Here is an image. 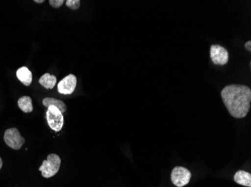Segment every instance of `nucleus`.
I'll return each instance as SVG.
<instances>
[{
  "mask_svg": "<svg viewBox=\"0 0 251 187\" xmlns=\"http://www.w3.org/2000/svg\"><path fill=\"white\" fill-rule=\"evenodd\" d=\"M226 107L235 119L247 116L251 109V89L247 85H229L221 91Z\"/></svg>",
  "mask_w": 251,
  "mask_h": 187,
  "instance_id": "f257e3e1",
  "label": "nucleus"
},
{
  "mask_svg": "<svg viewBox=\"0 0 251 187\" xmlns=\"http://www.w3.org/2000/svg\"><path fill=\"white\" fill-rule=\"evenodd\" d=\"M18 106L25 113H29L33 110L32 98L29 96L21 97L18 101Z\"/></svg>",
  "mask_w": 251,
  "mask_h": 187,
  "instance_id": "9b49d317",
  "label": "nucleus"
},
{
  "mask_svg": "<svg viewBox=\"0 0 251 187\" xmlns=\"http://www.w3.org/2000/svg\"><path fill=\"white\" fill-rule=\"evenodd\" d=\"M42 104L45 107L49 108V106H53L57 108L62 113H65L66 112V105L64 102L60 100L55 99L53 98H45L42 101Z\"/></svg>",
  "mask_w": 251,
  "mask_h": 187,
  "instance_id": "9d476101",
  "label": "nucleus"
},
{
  "mask_svg": "<svg viewBox=\"0 0 251 187\" xmlns=\"http://www.w3.org/2000/svg\"><path fill=\"white\" fill-rule=\"evenodd\" d=\"M65 2L64 0H50L49 3L53 8H58Z\"/></svg>",
  "mask_w": 251,
  "mask_h": 187,
  "instance_id": "4468645a",
  "label": "nucleus"
},
{
  "mask_svg": "<svg viewBox=\"0 0 251 187\" xmlns=\"http://www.w3.org/2000/svg\"><path fill=\"white\" fill-rule=\"evenodd\" d=\"M192 174L190 170L182 166H176L171 173V181L177 187H184L190 183Z\"/></svg>",
  "mask_w": 251,
  "mask_h": 187,
  "instance_id": "20e7f679",
  "label": "nucleus"
},
{
  "mask_svg": "<svg viewBox=\"0 0 251 187\" xmlns=\"http://www.w3.org/2000/svg\"><path fill=\"white\" fill-rule=\"evenodd\" d=\"M2 164H3V163H2V159H1V157H0V169H1V168H2Z\"/></svg>",
  "mask_w": 251,
  "mask_h": 187,
  "instance_id": "f3484780",
  "label": "nucleus"
},
{
  "mask_svg": "<svg viewBox=\"0 0 251 187\" xmlns=\"http://www.w3.org/2000/svg\"><path fill=\"white\" fill-rule=\"evenodd\" d=\"M34 2H36V3H43V2H45V0H35Z\"/></svg>",
  "mask_w": 251,
  "mask_h": 187,
  "instance_id": "dca6fc26",
  "label": "nucleus"
},
{
  "mask_svg": "<svg viewBox=\"0 0 251 187\" xmlns=\"http://www.w3.org/2000/svg\"><path fill=\"white\" fill-rule=\"evenodd\" d=\"M39 83L47 89H52L56 83V77L49 74H44L39 80Z\"/></svg>",
  "mask_w": 251,
  "mask_h": 187,
  "instance_id": "f8f14e48",
  "label": "nucleus"
},
{
  "mask_svg": "<svg viewBox=\"0 0 251 187\" xmlns=\"http://www.w3.org/2000/svg\"><path fill=\"white\" fill-rule=\"evenodd\" d=\"M61 166V159L57 154H50L48 156L47 160L42 162L39 170L42 172V176L45 178H50L57 174Z\"/></svg>",
  "mask_w": 251,
  "mask_h": 187,
  "instance_id": "f03ea898",
  "label": "nucleus"
},
{
  "mask_svg": "<svg viewBox=\"0 0 251 187\" xmlns=\"http://www.w3.org/2000/svg\"><path fill=\"white\" fill-rule=\"evenodd\" d=\"M210 56L214 64L217 65H224L229 62V52L220 45L211 46Z\"/></svg>",
  "mask_w": 251,
  "mask_h": 187,
  "instance_id": "423d86ee",
  "label": "nucleus"
},
{
  "mask_svg": "<svg viewBox=\"0 0 251 187\" xmlns=\"http://www.w3.org/2000/svg\"><path fill=\"white\" fill-rule=\"evenodd\" d=\"M234 181L239 185L251 187V173L243 171V170H239L234 175Z\"/></svg>",
  "mask_w": 251,
  "mask_h": 187,
  "instance_id": "6e6552de",
  "label": "nucleus"
},
{
  "mask_svg": "<svg viewBox=\"0 0 251 187\" xmlns=\"http://www.w3.org/2000/svg\"><path fill=\"white\" fill-rule=\"evenodd\" d=\"M245 48L248 50V51H251V42L249 41V42H247L245 43Z\"/></svg>",
  "mask_w": 251,
  "mask_h": 187,
  "instance_id": "2eb2a0df",
  "label": "nucleus"
},
{
  "mask_svg": "<svg viewBox=\"0 0 251 187\" xmlns=\"http://www.w3.org/2000/svg\"><path fill=\"white\" fill-rule=\"evenodd\" d=\"M46 119L49 126L53 131L59 132L62 130L64 125V117L57 108L53 106H49L46 112Z\"/></svg>",
  "mask_w": 251,
  "mask_h": 187,
  "instance_id": "7ed1b4c3",
  "label": "nucleus"
},
{
  "mask_svg": "<svg viewBox=\"0 0 251 187\" xmlns=\"http://www.w3.org/2000/svg\"><path fill=\"white\" fill-rule=\"evenodd\" d=\"M4 141L5 144L14 150H20L26 140L25 138L21 136V133L17 128L12 127L5 130L4 134Z\"/></svg>",
  "mask_w": 251,
  "mask_h": 187,
  "instance_id": "39448f33",
  "label": "nucleus"
},
{
  "mask_svg": "<svg viewBox=\"0 0 251 187\" xmlns=\"http://www.w3.org/2000/svg\"><path fill=\"white\" fill-rule=\"evenodd\" d=\"M17 77L26 86L31 85L32 81V72L26 67H22L17 71Z\"/></svg>",
  "mask_w": 251,
  "mask_h": 187,
  "instance_id": "1a4fd4ad",
  "label": "nucleus"
},
{
  "mask_svg": "<svg viewBox=\"0 0 251 187\" xmlns=\"http://www.w3.org/2000/svg\"><path fill=\"white\" fill-rule=\"evenodd\" d=\"M77 85V78L74 74H70L60 80L57 90L62 95H71L74 92Z\"/></svg>",
  "mask_w": 251,
  "mask_h": 187,
  "instance_id": "0eeeda50",
  "label": "nucleus"
},
{
  "mask_svg": "<svg viewBox=\"0 0 251 187\" xmlns=\"http://www.w3.org/2000/svg\"><path fill=\"white\" fill-rule=\"evenodd\" d=\"M66 6L69 7L70 9L77 10L80 8L81 1L80 0H67L66 2Z\"/></svg>",
  "mask_w": 251,
  "mask_h": 187,
  "instance_id": "ddd939ff",
  "label": "nucleus"
}]
</instances>
